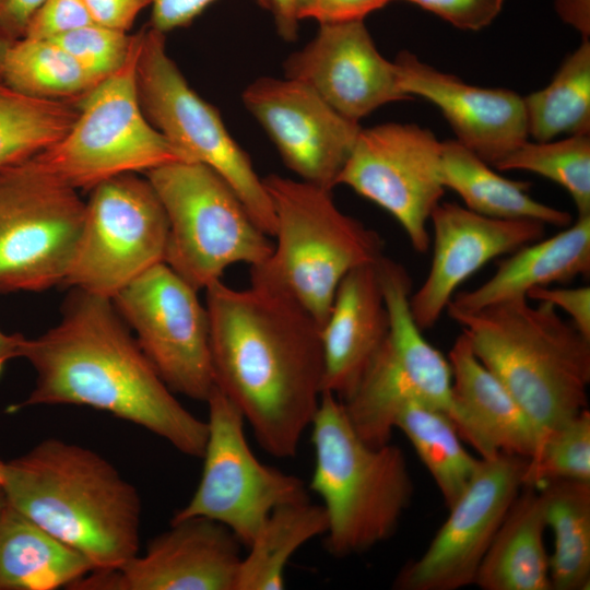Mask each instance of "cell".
<instances>
[{
	"mask_svg": "<svg viewBox=\"0 0 590 590\" xmlns=\"http://www.w3.org/2000/svg\"><path fill=\"white\" fill-rule=\"evenodd\" d=\"M205 307L215 386L264 451L294 457L323 392L321 328L286 298L222 280L205 288Z\"/></svg>",
	"mask_w": 590,
	"mask_h": 590,
	"instance_id": "1",
	"label": "cell"
},
{
	"mask_svg": "<svg viewBox=\"0 0 590 590\" xmlns=\"http://www.w3.org/2000/svg\"><path fill=\"white\" fill-rule=\"evenodd\" d=\"M19 357L36 373L33 390L8 411L35 405H84L107 412L202 458L206 421L175 397L140 347L113 300L72 288L60 321L23 338Z\"/></svg>",
	"mask_w": 590,
	"mask_h": 590,
	"instance_id": "2",
	"label": "cell"
},
{
	"mask_svg": "<svg viewBox=\"0 0 590 590\" xmlns=\"http://www.w3.org/2000/svg\"><path fill=\"white\" fill-rule=\"evenodd\" d=\"M4 497L94 571L120 569L139 554L138 489L98 452L59 438L4 462Z\"/></svg>",
	"mask_w": 590,
	"mask_h": 590,
	"instance_id": "3",
	"label": "cell"
},
{
	"mask_svg": "<svg viewBox=\"0 0 590 590\" xmlns=\"http://www.w3.org/2000/svg\"><path fill=\"white\" fill-rule=\"evenodd\" d=\"M476 357L500 380L540 439L587 409L590 339L557 309L527 297L472 312L447 310ZM538 447V446H536Z\"/></svg>",
	"mask_w": 590,
	"mask_h": 590,
	"instance_id": "4",
	"label": "cell"
},
{
	"mask_svg": "<svg viewBox=\"0 0 590 590\" xmlns=\"http://www.w3.org/2000/svg\"><path fill=\"white\" fill-rule=\"evenodd\" d=\"M263 184L274 211L276 241L263 261L250 267V286L293 302L321 328L343 278L378 262L384 241L343 213L332 190L275 174Z\"/></svg>",
	"mask_w": 590,
	"mask_h": 590,
	"instance_id": "5",
	"label": "cell"
},
{
	"mask_svg": "<svg viewBox=\"0 0 590 590\" xmlns=\"http://www.w3.org/2000/svg\"><path fill=\"white\" fill-rule=\"evenodd\" d=\"M309 427L315 450L309 488L321 497L327 514L328 553L343 558L391 538L413 495L401 448L365 442L341 400L327 391Z\"/></svg>",
	"mask_w": 590,
	"mask_h": 590,
	"instance_id": "6",
	"label": "cell"
},
{
	"mask_svg": "<svg viewBox=\"0 0 590 590\" xmlns=\"http://www.w3.org/2000/svg\"><path fill=\"white\" fill-rule=\"evenodd\" d=\"M140 46L141 31L132 34L125 63L76 101L79 115L69 131L32 156L39 168L78 190L189 161L144 115L137 85Z\"/></svg>",
	"mask_w": 590,
	"mask_h": 590,
	"instance_id": "7",
	"label": "cell"
},
{
	"mask_svg": "<svg viewBox=\"0 0 590 590\" xmlns=\"http://www.w3.org/2000/svg\"><path fill=\"white\" fill-rule=\"evenodd\" d=\"M167 217L164 262L197 291L221 280L232 264L263 261L273 243L214 170L182 161L145 173Z\"/></svg>",
	"mask_w": 590,
	"mask_h": 590,
	"instance_id": "8",
	"label": "cell"
},
{
	"mask_svg": "<svg viewBox=\"0 0 590 590\" xmlns=\"http://www.w3.org/2000/svg\"><path fill=\"white\" fill-rule=\"evenodd\" d=\"M377 267L389 332L353 390L341 400L352 427L371 446L390 442L397 416L409 402L437 409L451 422L456 416L450 363L424 338L412 315L408 271L385 256Z\"/></svg>",
	"mask_w": 590,
	"mask_h": 590,
	"instance_id": "9",
	"label": "cell"
},
{
	"mask_svg": "<svg viewBox=\"0 0 590 590\" xmlns=\"http://www.w3.org/2000/svg\"><path fill=\"white\" fill-rule=\"evenodd\" d=\"M137 85L149 121L189 161L220 175L257 226L273 237L275 216L263 179L226 129L219 110L191 88L169 57L165 34L151 25L141 30Z\"/></svg>",
	"mask_w": 590,
	"mask_h": 590,
	"instance_id": "10",
	"label": "cell"
},
{
	"mask_svg": "<svg viewBox=\"0 0 590 590\" xmlns=\"http://www.w3.org/2000/svg\"><path fill=\"white\" fill-rule=\"evenodd\" d=\"M85 215L78 190L32 157L0 170V294L64 284Z\"/></svg>",
	"mask_w": 590,
	"mask_h": 590,
	"instance_id": "11",
	"label": "cell"
},
{
	"mask_svg": "<svg viewBox=\"0 0 590 590\" xmlns=\"http://www.w3.org/2000/svg\"><path fill=\"white\" fill-rule=\"evenodd\" d=\"M91 190L63 285L111 299L164 262L168 222L152 185L135 173L113 177Z\"/></svg>",
	"mask_w": 590,
	"mask_h": 590,
	"instance_id": "12",
	"label": "cell"
},
{
	"mask_svg": "<svg viewBox=\"0 0 590 590\" xmlns=\"http://www.w3.org/2000/svg\"><path fill=\"white\" fill-rule=\"evenodd\" d=\"M208 438L200 482L170 521L205 517L227 527L248 547L278 506L307 499L304 482L258 460L248 445L245 418L215 386L206 399Z\"/></svg>",
	"mask_w": 590,
	"mask_h": 590,
	"instance_id": "13",
	"label": "cell"
},
{
	"mask_svg": "<svg viewBox=\"0 0 590 590\" xmlns=\"http://www.w3.org/2000/svg\"><path fill=\"white\" fill-rule=\"evenodd\" d=\"M197 293L161 262L111 300L167 387L174 393L205 402L215 378L209 315Z\"/></svg>",
	"mask_w": 590,
	"mask_h": 590,
	"instance_id": "14",
	"label": "cell"
},
{
	"mask_svg": "<svg viewBox=\"0 0 590 590\" xmlns=\"http://www.w3.org/2000/svg\"><path fill=\"white\" fill-rule=\"evenodd\" d=\"M440 142L426 128L388 122L362 128L338 177L359 196L390 213L411 246L425 253L427 224L445 193Z\"/></svg>",
	"mask_w": 590,
	"mask_h": 590,
	"instance_id": "15",
	"label": "cell"
},
{
	"mask_svg": "<svg viewBox=\"0 0 590 590\" xmlns=\"http://www.w3.org/2000/svg\"><path fill=\"white\" fill-rule=\"evenodd\" d=\"M528 459L499 452L481 458L470 483L425 552L397 575L399 590H457L474 585L480 565L524 486Z\"/></svg>",
	"mask_w": 590,
	"mask_h": 590,
	"instance_id": "16",
	"label": "cell"
},
{
	"mask_svg": "<svg viewBox=\"0 0 590 590\" xmlns=\"http://www.w3.org/2000/svg\"><path fill=\"white\" fill-rule=\"evenodd\" d=\"M243 104L300 180L332 190L362 129L308 85L261 76L243 92Z\"/></svg>",
	"mask_w": 590,
	"mask_h": 590,
	"instance_id": "17",
	"label": "cell"
},
{
	"mask_svg": "<svg viewBox=\"0 0 590 590\" xmlns=\"http://www.w3.org/2000/svg\"><path fill=\"white\" fill-rule=\"evenodd\" d=\"M243 544L224 524L205 517L170 521L143 555L120 569L92 570L73 589L235 590Z\"/></svg>",
	"mask_w": 590,
	"mask_h": 590,
	"instance_id": "18",
	"label": "cell"
},
{
	"mask_svg": "<svg viewBox=\"0 0 590 590\" xmlns=\"http://www.w3.org/2000/svg\"><path fill=\"white\" fill-rule=\"evenodd\" d=\"M284 71L356 122L388 103L414 99L403 92L397 63L379 52L364 20L320 25L305 47L288 56Z\"/></svg>",
	"mask_w": 590,
	"mask_h": 590,
	"instance_id": "19",
	"label": "cell"
},
{
	"mask_svg": "<svg viewBox=\"0 0 590 590\" xmlns=\"http://www.w3.org/2000/svg\"><path fill=\"white\" fill-rule=\"evenodd\" d=\"M429 223L430 268L422 285L410 295L412 315L423 331L438 322L458 287L472 274L545 234L543 223L493 219L456 202H439Z\"/></svg>",
	"mask_w": 590,
	"mask_h": 590,
	"instance_id": "20",
	"label": "cell"
},
{
	"mask_svg": "<svg viewBox=\"0 0 590 590\" xmlns=\"http://www.w3.org/2000/svg\"><path fill=\"white\" fill-rule=\"evenodd\" d=\"M394 62L403 92L438 107L456 140L491 166L528 140L524 102L518 93L468 84L409 51Z\"/></svg>",
	"mask_w": 590,
	"mask_h": 590,
	"instance_id": "21",
	"label": "cell"
},
{
	"mask_svg": "<svg viewBox=\"0 0 590 590\" xmlns=\"http://www.w3.org/2000/svg\"><path fill=\"white\" fill-rule=\"evenodd\" d=\"M448 361L456 405L453 425L481 458L499 452L530 459L538 433L524 410L500 380L476 357L464 333L453 342Z\"/></svg>",
	"mask_w": 590,
	"mask_h": 590,
	"instance_id": "22",
	"label": "cell"
},
{
	"mask_svg": "<svg viewBox=\"0 0 590 590\" xmlns=\"http://www.w3.org/2000/svg\"><path fill=\"white\" fill-rule=\"evenodd\" d=\"M377 263L350 271L321 327L323 392L340 400L355 387L389 332V314Z\"/></svg>",
	"mask_w": 590,
	"mask_h": 590,
	"instance_id": "23",
	"label": "cell"
},
{
	"mask_svg": "<svg viewBox=\"0 0 590 590\" xmlns=\"http://www.w3.org/2000/svg\"><path fill=\"white\" fill-rule=\"evenodd\" d=\"M590 273V215L557 234L527 244L500 261L483 284L456 293L447 310L472 312L484 307L527 297L529 291L553 283L565 284Z\"/></svg>",
	"mask_w": 590,
	"mask_h": 590,
	"instance_id": "24",
	"label": "cell"
},
{
	"mask_svg": "<svg viewBox=\"0 0 590 590\" xmlns=\"http://www.w3.org/2000/svg\"><path fill=\"white\" fill-rule=\"evenodd\" d=\"M541 493L523 486L511 504L477 570L483 590H552Z\"/></svg>",
	"mask_w": 590,
	"mask_h": 590,
	"instance_id": "25",
	"label": "cell"
},
{
	"mask_svg": "<svg viewBox=\"0 0 590 590\" xmlns=\"http://www.w3.org/2000/svg\"><path fill=\"white\" fill-rule=\"evenodd\" d=\"M93 570L64 545L10 504L0 502V590L70 588Z\"/></svg>",
	"mask_w": 590,
	"mask_h": 590,
	"instance_id": "26",
	"label": "cell"
},
{
	"mask_svg": "<svg viewBox=\"0 0 590 590\" xmlns=\"http://www.w3.org/2000/svg\"><path fill=\"white\" fill-rule=\"evenodd\" d=\"M441 179L469 210L499 220H530L566 227L571 215L544 204L529 193L530 182L508 179L457 140L442 142Z\"/></svg>",
	"mask_w": 590,
	"mask_h": 590,
	"instance_id": "27",
	"label": "cell"
},
{
	"mask_svg": "<svg viewBox=\"0 0 590 590\" xmlns=\"http://www.w3.org/2000/svg\"><path fill=\"white\" fill-rule=\"evenodd\" d=\"M328 518L322 505L309 498L274 508L241 558L235 590H281L284 569L305 543L324 535Z\"/></svg>",
	"mask_w": 590,
	"mask_h": 590,
	"instance_id": "28",
	"label": "cell"
},
{
	"mask_svg": "<svg viewBox=\"0 0 590 590\" xmlns=\"http://www.w3.org/2000/svg\"><path fill=\"white\" fill-rule=\"evenodd\" d=\"M546 527L554 533L548 556L552 590H585L590 581V482L550 481L540 488Z\"/></svg>",
	"mask_w": 590,
	"mask_h": 590,
	"instance_id": "29",
	"label": "cell"
},
{
	"mask_svg": "<svg viewBox=\"0 0 590 590\" xmlns=\"http://www.w3.org/2000/svg\"><path fill=\"white\" fill-rule=\"evenodd\" d=\"M434 479L447 508L463 493L480 459L471 456L451 420L441 411L409 402L396 420Z\"/></svg>",
	"mask_w": 590,
	"mask_h": 590,
	"instance_id": "30",
	"label": "cell"
},
{
	"mask_svg": "<svg viewBox=\"0 0 590 590\" xmlns=\"http://www.w3.org/2000/svg\"><path fill=\"white\" fill-rule=\"evenodd\" d=\"M528 133L534 141L590 133V39L562 62L552 81L523 97Z\"/></svg>",
	"mask_w": 590,
	"mask_h": 590,
	"instance_id": "31",
	"label": "cell"
},
{
	"mask_svg": "<svg viewBox=\"0 0 590 590\" xmlns=\"http://www.w3.org/2000/svg\"><path fill=\"white\" fill-rule=\"evenodd\" d=\"M1 81L31 97L72 102L99 83L51 39L30 37L8 47Z\"/></svg>",
	"mask_w": 590,
	"mask_h": 590,
	"instance_id": "32",
	"label": "cell"
},
{
	"mask_svg": "<svg viewBox=\"0 0 590 590\" xmlns=\"http://www.w3.org/2000/svg\"><path fill=\"white\" fill-rule=\"evenodd\" d=\"M78 115L76 102L31 97L0 81V170L59 141Z\"/></svg>",
	"mask_w": 590,
	"mask_h": 590,
	"instance_id": "33",
	"label": "cell"
},
{
	"mask_svg": "<svg viewBox=\"0 0 590 590\" xmlns=\"http://www.w3.org/2000/svg\"><path fill=\"white\" fill-rule=\"evenodd\" d=\"M497 170H526L562 186L578 216L590 215V133L562 140H527L494 166Z\"/></svg>",
	"mask_w": 590,
	"mask_h": 590,
	"instance_id": "34",
	"label": "cell"
},
{
	"mask_svg": "<svg viewBox=\"0 0 590 590\" xmlns=\"http://www.w3.org/2000/svg\"><path fill=\"white\" fill-rule=\"evenodd\" d=\"M554 480L590 482L588 409L547 432L528 459L524 486L540 488Z\"/></svg>",
	"mask_w": 590,
	"mask_h": 590,
	"instance_id": "35",
	"label": "cell"
},
{
	"mask_svg": "<svg viewBox=\"0 0 590 590\" xmlns=\"http://www.w3.org/2000/svg\"><path fill=\"white\" fill-rule=\"evenodd\" d=\"M50 39L101 82L125 63L131 48L132 35L91 23Z\"/></svg>",
	"mask_w": 590,
	"mask_h": 590,
	"instance_id": "36",
	"label": "cell"
},
{
	"mask_svg": "<svg viewBox=\"0 0 590 590\" xmlns=\"http://www.w3.org/2000/svg\"><path fill=\"white\" fill-rule=\"evenodd\" d=\"M95 23L84 0H44L31 17L24 37L50 39Z\"/></svg>",
	"mask_w": 590,
	"mask_h": 590,
	"instance_id": "37",
	"label": "cell"
},
{
	"mask_svg": "<svg viewBox=\"0 0 590 590\" xmlns=\"http://www.w3.org/2000/svg\"><path fill=\"white\" fill-rule=\"evenodd\" d=\"M465 31H480L499 14L505 0H404Z\"/></svg>",
	"mask_w": 590,
	"mask_h": 590,
	"instance_id": "38",
	"label": "cell"
},
{
	"mask_svg": "<svg viewBox=\"0 0 590 590\" xmlns=\"http://www.w3.org/2000/svg\"><path fill=\"white\" fill-rule=\"evenodd\" d=\"M390 1L393 0H293V4L298 22L310 19L322 25L364 20Z\"/></svg>",
	"mask_w": 590,
	"mask_h": 590,
	"instance_id": "39",
	"label": "cell"
},
{
	"mask_svg": "<svg viewBox=\"0 0 590 590\" xmlns=\"http://www.w3.org/2000/svg\"><path fill=\"white\" fill-rule=\"evenodd\" d=\"M528 299L553 305L569 316L570 322L590 339V287H534L527 294Z\"/></svg>",
	"mask_w": 590,
	"mask_h": 590,
	"instance_id": "40",
	"label": "cell"
},
{
	"mask_svg": "<svg viewBox=\"0 0 590 590\" xmlns=\"http://www.w3.org/2000/svg\"><path fill=\"white\" fill-rule=\"evenodd\" d=\"M216 0H151V26L167 33L189 25ZM260 8L271 12V0H253Z\"/></svg>",
	"mask_w": 590,
	"mask_h": 590,
	"instance_id": "41",
	"label": "cell"
},
{
	"mask_svg": "<svg viewBox=\"0 0 590 590\" xmlns=\"http://www.w3.org/2000/svg\"><path fill=\"white\" fill-rule=\"evenodd\" d=\"M93 21L97 24L127 32L139 13L151 0H84Z\"/></svg>",
	"mask_w": 590,
	"mask_h": 590,
	"instance_id": "42",
	"label": "cell"
},
{
	"mask_svg": "<svg viewBox=\"0 0 590 590\" xmlns=\"http://www.w3.org/2000/svg\"><path fill=\"white\" fill-rule=\"evenodd\" d=\"M44 0H0V39L13 43L25 35L27 24Z\"/></svg>",
	"mask_w": 590,
	"mask_h": 590,
	"instance_id": "43",
	"label": "cell"
},
{
	"mask_svg": "<svg viewBox=\"0 0 590 590\" xmlns=\"http://www.w3.org/2000/svg\"><path fill=\"white\" fill-rule=\"evenodd\" d=\"M560 20L577 31L582 39L590 36V0H555Z\"/></svg>",
	"mask_w": 590,
	"mask_h": 590,
	"instance_id": "44",
	"label": "cell"
},
{
	"mask_svg": "<svg viewBox=\"0 0 590 590\" xmlns=\"http://www.w3.org/2000/svg\"><path fill=\"white\" fill-rule=\"evenodd\" d=\"M274 23L279 35L286 42H293L298 34V20L294 12L293 0H271Z\"/></svg>",
	"mask_w": 590,
	"mask_h": 590,
	"instance_id": "45",
	"label": "cell"
},
{
	"mask_svg": "<svg viewBox=\"0 0 590 590\" xmlns=\"http://www.w3.org/2000/svg\"><path fill=\"white\" fill-rule=\"evenodd\" d=\"M24 335L20 333L8 334L0 330V376L13 358L19 357V349Z\"/></svg>",
	"mask_w": 590,
	"mask_h": 590,
	"instance_id": "46",
	"label": "cell"
},
{
	"mask_svg": "<svg viewBox=\"0 0 590 590\" xmlns=\"http://www.w3.org/2000/svg\"><path fill=\"white\" fill-rule=\"evenodd\" d=\"M11 44L12 43H8L5 40L0 39V81H1V70H2L3 59L5 56L7 49Z\"/></svg>",
	"mask_w": 590,
	"mask_h": 590,
	"instance_id": "47",
	"label": "cell"
},
{
	"mask_svg": "<svg viewBox=\"0 0 590 590\" xmlns=\"http://www.w3.org/2000/svg\"><path fill=\"white\" fill-rule=\"evenodd\" d=\"M4 461L0 460V482L2 484Z\"/></svg>",
	"mask_w": 590,
	"mask_h": 590,
	"instance_id": "48",
	"label": "cell"
},
{
	"mask_svg": "<svg viewBox=\"0 0 590 590\" xmlns=\"http://www.w3.org/2000/svg\"><path fill=\"white\" fill-rule=\"evenodd\" d=\"M3 497H4L3 487H2V484L0 482V502L2 500Z\"/></svg>",
	"mask_w": 590,
	"mask_h": 590,
	"instance_id": "49",
	"label": "cell"
}]
</instances>
